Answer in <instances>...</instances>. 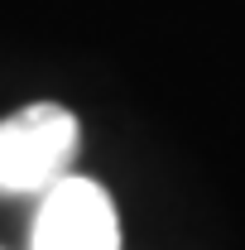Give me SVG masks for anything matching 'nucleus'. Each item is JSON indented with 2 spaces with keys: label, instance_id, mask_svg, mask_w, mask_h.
<instances>
[{
  "label": "nucleus",
  "instance_id": "obj_1",
  "mask_svg": "<svg viewBox=\"0 0 245 250\" xmlns=\"http://www.w3.org/2000/svg\"><path fill=\"white\" fill-rule=\"evenodd\" d=\"M82 125L58 101H34L0 121V192H48L67 178Z\"/></svg>",
  "mask_w": 245,
  "mask_h": 250
},
{
  "label": "nucleus",
  "instance_id": "obj_2",
  "mask_svg": "<svg viewBox=\"0 0 245 250\" xmlns=\"http://www.w3.org/2000/svg\"><path fill=\"white\" fill-rule=\"evenodd\" d=\"M29 250H121V217L96 178H58L39 192Z\"/></svg>",
  "mask_w": 245,
  "mask_h": 250
}]
</instances>
